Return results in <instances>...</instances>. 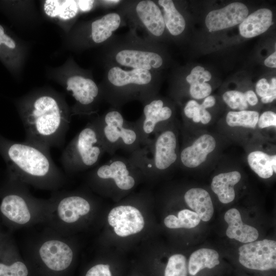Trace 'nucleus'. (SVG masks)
I'll return each instance as SVG.
<instances>
[{
  "instance_id": "f03ea898",
  "label": "nucleus",
  "mask_w": 276,
  "mask_h": 276,
  "mask_svg": "<svg viewBox=\"0 0 276 276\" xmlns=\"http://www.w3.org/2000/svg\"><path fill=\"white\" fill-rule=\"evenodd\" d=\"M26 142L49 151L61 147L69 127V117L59 102L49 95L37 97L22 111Z\"/></svg>"
},
{
  "instance_id": "a19ab883",
  "label": "nucleus",
  "mask_w": 276,
  "mask_h": 276,
  "mask_svg": "<svg viewBox=\"0 0 276 276\" xmlns=\"http://www.w3.org/2000/svg\"><path fill=\"white\" fill-rule=\"evenodd\" d=\"M216 103V99L213 96H209L205 98L201 106L204 108H210L214 106Z\"/></svg>"
},
{
  "instance_id": "c9c22d12",
  "label": "nucleus",
  "mask_w": 276,
  "mask_h": 276,
  "mask_svg": "<svg viewBox=\"0 0 276 276\" xmlns=\"http://www.w3.org/2000/svg\"><path fill=\"white\" fill-rule=\"evenodd\" d=\"M269 84V89L267 95L261 98V102L263 103H271L276 98V79L275 77L271 79Z\"/></svg>"
},
{
  "instance_id": "e433bc0d",
  "label": "nucleus",
  "mask_w": 276,
  "mask_h": 276,
  "mask_svg": "<svg viewBox=\"0 0 276 276\" xmlns=\"http://www.w3.org/2000/svg\"><path fill=\"white\" fill-rule=\"evenodd\" d=\"M270 84L265 78L260 79L256 84V90L259 96H266L269 91Z\"/></svg>"
},
{
  "instance_id": "ea45409f",
  "label": "nucleus",
  "mask_w": 276,
  "mask_h": 276,
  "mask_svg": "<svg viewBox=\"0 0 276 276\" xmlns=\"http://www.w3.org/2000/svg\"><path fill=\"white\" fill-rule=\"evenodd\" d=\"M212 117L210 112L200 105V122L203 124H208L211 120Z\"/></svg>"
},
{
  "instance_id": "a18cd8bd",
  "label": "nucleus",
  "mask_w": 276,
  "mask_h": 276,
  "mask_svg": "<svg viewBox=\"0 0 276 276\" xmlns=\"http://www.w3.org/2000/svg\"><path fill=\"white\" fill-rule=\"evenodd\" d=\"M2 237V236H0V237Z\"/></svg>"
},
{
  "instance_id": "6ab92c4d",
  "label": "nucleus",
  "mask_w": 276,
  "mask_h": 276,
  "mask_svg": "<svg viewBox=\"0 0 276 276\" xmlns=\"http://www.w3.org/2000/svg\"><path fill=\"white\" fill-rule=\"evenodd\" d=\"M66 89L72 92V96L79 105L89 106L97 101L100 90L91 79L82 76L70 77L66 82Z\"/></svg>"
},
{
  "instance_id": "412c9836",
  "label": "nucleus",
  "mask_w": 276,
  "mask_h": 276,
  "mask_svg": "<svg viewBox=\"0 0 276 276\" xmlns=\"http://www.w3.org/2000/svg\"><path fill=\"white\" fill-rule=\"evenodd\" d=\"M272 23L271 11L260 9L247 16L240 24V34L243 37L252 38L266 32Z\"/></svg>"
},
{
  "instance_id": "f8f14e48",
  "label": "nucleus",
  "mask_w": 276,
  "mask_h": 276,
  "mask_svg": "<svg viewBox=\"0 0 276 276\" xmlns=\"http://www.w3.org/2000/svg\"><path fill=\"white\" fill-rule=\"evenodd\" d=\"M123 14H126L135 25L142 28L148 34V39L161 36L166 29L163 13L158 5L151 0L129 3L123 6Z\"/></svg>"
},
{
  "instance_id": "2eb2a0df",
  "label": "nucleus",
  "mask_w": 276,
  "mask_h": 276,
  "mask_svg": "<svg viewBox=\"0 0 276 276\" xmlns=\"http://www.w3.org/2000/svg\"><path fill=\"white\" fill-rule=\"evenodd\" d=\"M107 222L115 234L121 237L138 234L145 225L140 210L131 204H121L113 208L108 214Z\"/></svg>"
},
{
  "instance_id": "c756f323",
  "label": "nucleus",
  "mask_w": 276,
  "mask_h": 276,
  "mask_svg": "<svg viewBox=\"0 0 276 276\" xmlns=\"http://www.w3.org/2000/svg\"><path fill=\"white\" fill-rule=\"evenodd\" d=\"M187 274L188 266L185 256L180 254L170 256L165 269L164 276H187Z\"/></svg>"
},
{
  "instance_id": "1a4fd4ad",
  "label": "nucleus",
  "mask_w": 276,
  "mask_h": 276,
  "mask_svg": "<svg viewBox=\"0 0 276 276\" xmlns=\"http://www.w3.org/2000/svg\"><path fill=\"white\" fill-rule=\"evenodd\" d=\"M143 178L141 172L129 158L120 156L97 167L90 174V179L96 188L120 193L129 192Z\"/></svg>"
},
{
  "instance_id": "7c9ffc66",
  "label": "nucleus",
  "mask_w": 276,
  "mask_h": 276,
  "mask_svg": "<svg viewBox=\"0 0 276 276\" xmlns=\"http://www.w3.org/2000/svg\"><path fill=\"white\" fill-rule=\"evenodd\" d=\"M222 98L224 102L233 109L239 111L245 110L248 107L244 93L238 90H229L225 92Z\"/></svg>"
},
{
  "instance_id": "423d86ee",
  "label": "nucleus",
  "mask_w": 276,
  "mask_h": 276,
  "mask_svg": "<svg viewBox=\"0 0 276 276\" xmlns=\"http://www.w3.org/2000/svg\"><path fill=\"white\" fill-rule=\"evenodd\" d=\"M106 152L94 121L88 123L64 149L61 161L67 173H76L96 166Z\"/></svg>"
},
{
  "instance_id": "f704fd0d",
  "label": "nucleus",
  "mask_w": 276,
  "mask_h": 276,
  "mask_svg": "<svg viewBox=\"0 0 276 276\" xmlns=\"http://www.w3.org/2000/svg\"><path fill=\"white\" fill-rule=\"evenodd\" d=\"M258 125L260 128L276 126V113L271 111H266L259 117Z\"/></svg>"
},
{
  "instance_id": "37998d69",
  "label": "nucleus",
  "mask_w": 276,
  "mask_h": 276,
  "mask_svg": "<svg viewBox=\"0 0 276 276\" xmlns=\"http://www.w3.org/2000/svg\"><path fill=\"white\" fill-rule=\"evenodd\" d=\"M212 75L210 72L204 70L201 73L200 75V81L203 82H206L211 80Z\"/></svg>"
},
{
  "instance_id": "7ed1b4c3",
  "label": "nucleus",
  "mask_w": 276,
  "mask_h": 276,
  "mask_svg": "<svg viewBox=\"0 0 276 276\" xmlns=\"http://www.w3.org/2000/svg\"><path fill=\"white\" fill-rule=\"evenodd\" d=\"M154 73L144 69L108 65L103 97L118 109L131 101L143 103L156 96Z\"/></svg>"
},
{
  "instance_id": "58836bf2",
  "label": "nucleus",
  "mask_w": 276,
  "mask_h": 276,
  "mask_svg": "<svg viewBox=\"0 0 276 276\" xmlns=\"http://www.w3.org/2000/svg\"><path fill=\"white\" fill-rule=\"evenodd\" d=\"M246 101L249 105L251 106L256 105L258 102V99L255 93L251 90H249L244 93Z\"/></svg>"
},
{
  "instance_id": "a878e982",
  "label": "nucleus",
  "mask_w": 276,
  "mask_h": 276,
  "mask_svg": "<svg viewBox=\"0 0 276 276\" xmlns=\"http://www.w3.org/2000/svg\"><path fill=\"white\" fill-rule=\"evenodd\" d=\"M219 254L214 249L200 248L193 252L190 256L188 269L189 273L195 275L202 269L213 268L220 263Z\"/></svg>"
},
{
  "instance_id": "f257e3e1",
  "label": "nucleus",
  "mask_w": 276,
  "mask_h": 276,
  "mask_svg": "<svg viewBox=\"0 0 276 276\" xmlns=\"http://www.w3.org/2000/svg\"><path fill=\"white\" fill-rule=\"evenodd\" d=\"M0 153L10 169L11 178L42 189H56L64 177L49 151L26 142H16L0 137Z\"/></svg>"
},
{
  "instance_id": "c03bdc74",
  "label": "nucleus",
  "mask_w": 276,
  "mask_h": 276,
  "mask_svg": "<svg viewBox=\"0 0 276 276\" xmlns=\"http://www.w3.org/2000/svg\"><path fill=\"white\" fill-rule=\"evenodd\" d=\"M6 240V238H5L4 237L2 236L0 237V249Z\"/></svg>"
},
{
  "instance_id": "aec40b11",
  "label": "nucleus",
  "mask_w": 276,
  "mask_h": 276,
  "mask_svg": "<svg viewBox=\"0 0 276 276\" xmlns=\"http://www.w3.org/2000/svg\"><path fill=\"white\" fill-rule=\"evenodd\" d=\"M224 218L228 225L226 235L229 238L244 243L251 242L258 239V230L254 227L243 223L237 209H229L225 213Z\"/></svg>"
},
{
  "instance_id": "4468645a",
  "label": "nucleus",
  "mask_w": 276,
  "mask_h": 276,
  "mask_svg": "<svg viewBox=\"0 0 276 276\" xmlns=\"http://www.w3.org/2000/svg\"><path fill=\"white\" fill-rule=\"evenodd\" d=\"M240 263L254 270H267L276 268V242L264 239L245 243L239 248Z\"/></svg>"
},
{
  "instance_id": "0eeeda50",
  "label": "nucleus",
  "mask_w": 276,
  "mask_h": 276,
  "mask_svg": "<svg viewBox=\"0 0 276 276\" xmlns=\"http://www.w3.org/2000/svg\"><path fill=\"white\" fill-rule=\"evenodd\" d=\"M14 189L2 196L0 213L11 225L21 227L45 220L49 201L36 199L27 190L25 184L13 179Z\"/></svg>"
},
{
  "instance_id": "4be33fe9",
  "label": "nucleus",
  "mask_w": 276,
  "mask_h": 276,
  "mask_svg": "<svg viewBox=\"0 0 276 276\" xmlns=\"http://www.w3.org/2000/svg\"><path fill=\"white\" fill-rule=\"evenodd\" d=\"M184 200L203 221H209L214 213L213 202L209 193L200 188H193L184 195Z\"/></svg>"
},
{
  "instance_id": "b1692460",
  "label": "nucleus",
  "mask_w": 276,
  "mask_h": 276,
  "mask_svg": "<svg viewBox=\"0 0 276 276\" xmlns=\"http://www.w3.org/2000/svg\"><path fill=\"white\" fill-rule=\"evenodd\" d=\"M247 162L259 177L266 179L276 172V155H270L261 151H254L247 156Z\"/></svg>"
},
{
  "instance_id": "473e14b6",
  "label": "nucleus",
  "mask_w": 276,
  "mask_h": 276,
  "mask_svg": "<svg viewBox=\"0 0 276 276\" xmlns=\"http://www.w3.org/2000/svg\"><path fill=\"white\" fill-rule=\"evenodd\" d=\"M185 116L195 123L200 122V104L194 100L189 101L183 108Z\"/></svg>"
},
{
  "instance_id": "393cba45",
  "label": "nucleus",
  "mask_w": 276,
  "mask_h": 276,
  "mask_svg": "<svg viewBox=\"0 0 276 276\" xmlns=\"http://www.w3.org/2000/svg\"><path fill=\"white\" fill-rule=\"evenodd\" d=\"M157 4L163 9L165 25L168 31L173 36L180 35L185 29L186 20L176 9L173 1L159 0Z\"/></svg>"
},
{
  "instance_id": "bb28decb",
  "label": "nucleus",
  "mask_w": 276,
  "mask_h": 276,
  "mask_svg": "<svg viewBox=\"0 0 276 276\" xmlns=\"http://www.w3.org/2000/svg\"><path fill=\"white\" fill-rule=\"evenodd\" d=\"M44 10L49 16L68 20L75 17L80 9L77 0H47Z\"/></svg>"
},
{
  "instance_id": "c85d7f7f",
  "label": "nucleus",
  "mask_w": 276,
  "mask_h": 276,
  "mask_svg": "<svg viewBox=\"0 0 276 276\" xmlns=\"http://www.w3.org/2000/svg\"><path fill=\"white\" fill-rule=\"evenodd\" d=\"M259 117V112L252 110L229 111L226 117L227 124L232 127H244L255 128Z\"/></svg>"
},
{
  "instance_id": "4c0bfd02",
  "label": "nucleus",
  "mask_w": 276,
  "mask_h": 276,
  "mask_svg": "<svg viewBox=\"0 0 276 276\" xmlns=\"http://www.w3.org/2000/svg\"><path fill=\"white\" fill-rule=\"evenodd\" d=\"M95 1L92 0H79L78 5L80 11L87 12L92 9Z\"/></svg>"
},
{
  "instance_id": "79ce46f5",
  "label": "nucleus",
  "mask_w": 276,
  "mask_h": 276,
  "mask_svg": "<svg viewBox=\"0 0 276 276\" xmlns=\"http://www.w3.org/2000/svg\"><path fill=\"white\" fill-rule=\"evenodd\" d=\"M265 65L269 67L275 68L276 67V52L268 56L264 61Z\"/></svg>"
},
{
  "instance_id": "f3484780",
  "label": "nucleus",
  "mask_w": 276,
  "mask_h": 276,
  "mask_svg": "<svg viewBox=\"0 0 276 276\" xmlns=\"http://www.w3.org/2000/svg\"><path fill=\"white\" fill-rule=\"evenodd\" d=\"M216 146L215 138L204 134L198 137L190 146L183 148L180 154L182 164L189 168H196L204 163L208 155L213 152Z\"/></svg>"
},
{
  "instance_id": "dca6fc26",
  "label": "nucleus",
  "mask_w": 276,
  "mask_h": 276,
  "mask_svg": "<svg viewBox=\"0 0 276 276\" xmlns=\"http://www.w3.org/2000/svg\"><path fill=\"white\" fill-rule=\"evenodd\" d=\"M248 14V9L246 5L240 2H234L210 12L205 22L210 32L219 31L241 24Z\"/></svg>"
},
{
  "instance_id": "6e6552de",
  "label": "nucleus",
  "mask_w": 276,
  "mask_h": 276,
  "mask_svg": "<svg viewBox=\"0 0 276 276\" xmlns=\"http://www.w3.org/2000/svg\"><path fill=\"white\" fill-rule=\"evenodd\" d=\"M94 122L108 154L113 155L119 149L131 153L141 146L135 122L126 120L118 108L109 109Z\"/></svg>"
},
{
  "instance_id": "39448f33",
  "label": "nucleus",
  "mask_w": 276,
  "mask_h": 276,
  "mask_svg": "<svg viewBox=\"0 0 276 276\" xmlns=\"http://www.w3.org/2000/svg\"><path fill=\"white\" fill-rule=\"evenodd\" d=\"M127 35L122 39L108 41V65L154 72L162 67L164 59L151 40L140 38L134 29Z\"/></svg>"
},
{
  "instance_id": "20e7f679",
  "label": "nucleus",
  "mask_w": 276,
  "mask_h": 276,
  "mask_svg": "<svg viewBox=\"0 0 276 276\" xmlns=\"http://www.w3.org/2000/svg\"><path fill=\"white\" fill-rule=\"evenodd\" d=\"M177 147L175 132L171 129H163L131 152L128 158L143 178L151 179L175 164L178 158Z\"/></svg>"
},
{
  "instance_id": "ddd939ff",
  "label": "nucleus",
  "mask_w": 276,
  "mask_h": 276,
  "mask_svg": "<svg viewBox=\"0 0 276 276\" xmlns=\"http://www.w3.org/2000/svg\"><path fill=\"white\" fill-rule=\"evenodd\" d=\"M143 104L142 116L134 122L140 134L141 146L145 144L156 132L161 130V124L168 122L173 115L172 108L156 96Z\"/></svg>"
},
{
  "instance_id": "72a5a7b5",
  "label": "nucleus",
  "mask_w": 276,
  "mask_h": 276,
  "mask_svg": "<svg viewBox=\"0 0 276 276\" xmlns=\"http://www.w3.org/2000/svg\"><path fill=\"white\" fill-rule=\"evenodd\" d=\"M84 276H112V274L109 265L101 263L91 266Z\"/></svg>"
},
{
  "instance_id": "9d476101",
  "label": "nucleus",
  "mask_w": 276,
  "mask_h": 276,
  "mask_svg": "<svg viewBox=\"0 0 276 276\" xmlns=\"http://www.w3.org/2000/svg\"><path fill=\"white\" fill-rule=\"evenodd\" d=\"M45 220L64 228L73 226L88 217L92 211V204L85 196L67 194L49 201Z\"/></svg>"
},
{
  "instance_id": "5701e85b",
  "label": "nucleus",
  "mask_w": 276,
  "mask_h": 276,
  "mask_svg": "<svg viewBox=\"0 0 276 276\" xmlns=\"http://www.w3.org/2000/svg\"><path fill=\"white\" fill-rule=\"evenodd\" d=\"M241 178V174L237 171L220 173L213 177L211 188L221 202L228 203L234 200L235 197L234 186Z\"/></svg>"
},
{
  "instance_id": "a211bd4d",
  "label": "nucleus",
  "mask_w": 276,
  "mask_h": 276,
  "mask_svg": "<svg viewBox=\"0 0 276 276\" xmlns=\"http://www.w3.org/2000/svg\"><path fill=\"white\" fill-rule=\"evenodd\" d=\"M0 276H32L14 245L7 240L0 249Z\"/></svg>"
},
{
  "instance_id": "cd10ccee",
  "label": "nucleus",
  "mask_w": 276,
  "mask_h": 276,
  "mask_svg": "<svg viewBox=\"0 0 276 276\" xmlns=\"http://www.w3.org/2000/svg\"><path fill=\"white\" fill-rule=\"evenodd\" d=\"M200 220L195 212L188 209H183L178 212L177 216L174 215L166 216L164 223L169 228H192L197 226Z\"/></svg>"
},
{
  "instance_id": "9b49d317",
  "label": "nucleus",
  "mask_w": 276,
  "mask_h": 276,
  "mask_svg": "<svg viewBox=\"0 0 276 276\" xmlns=\"http://www.w3.org/2000/svg\"><path fill=\"white\" fill-rule=\"evenodd\" d=\"M74 256L69 243L55 237L41 242L36 250L37 260L41 268L53 276L60 275L67 271L73 263Z\"/></svg>"
},
{
  "instance_id": "2f4dec72",
  "label": "nucleus",
  "mask_w": 276,
  "mask_h": 276,
  "mask_svg": "<svg viewBox=\"0 0 276 276\" xmlns=\"http://www.w3.org/2000/svg\"><path fill=\"white\" fill-rule=\"evenodd\" d=\"M189 91L194 99H201L210 96L212 92V87L206 82L198 81L190 84Z\"/></svg>"
}]
</instances>
